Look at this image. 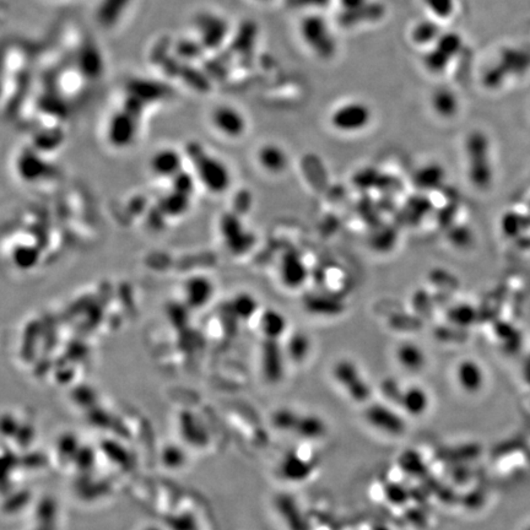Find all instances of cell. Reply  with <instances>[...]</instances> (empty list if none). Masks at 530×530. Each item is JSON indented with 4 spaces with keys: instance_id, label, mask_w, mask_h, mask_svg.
I'll return each mask as SVG.
<instances>
[{
    "instance_id": "19",
    "label": "cell",
    "mask_w": 530,
    "mask_h": 530,
    "mask_svg": "<svg viewBox=\"0 0 530 530\" xmlns=\"http://www.w3.org/2000/svg\"><path fill=\"white\" fill-rule=\"evenodd\" d=\"M398 405L411 416H421L430 406V399L423 388L413 385L402 390Z\"/></svg>"
},
{
    "instance_id": "2",
    "label": "cell",
    "mask_w": 530,
    "mask_h": 530,
    "mask_svg": "<svg viewBox=\"0 0 530 530\" xmlns=\"http://www.w3.org/2000/svg\"><path fill=\"white\" fill-rule=\"evenodd\" d=\"M465 152L470 182L478 189H486L493 182V176L486 135L481 132L470 133L465 141Z\"/></svg>"
},
{
    "instance_id": "13",
    "label": "cell",
    "mask_w": 530,
    "mask_h": 530,
    "mask_svg": "<svg viewBox=\"0 0 530 530\" xmlns=\"http://www.w3.org/2000/svg\"><path fill=\"white\" fill-rule=\"evenodd\" d=\"M138 134V122L133 116L132 108H124L123 112L116 113L107 128L109 143L117 149L132 145Z\"/></svg>"
},
{
    "instance_id": "10",
    "label": "cell",
    "mask_w": 530,
    "mask_h": 530,
    "mask_svg": "<svg viewBox=\"0 0 530 530\" xmlns=\"http://www.w3.org/2000/svg\"><path fill=\"white\" fill-rule=\"evenodd\" d=\"M186 161L187 157L184 151L182 152L172 146H164L151 155L149 169L157 179L171 181L183 171Z\"/></svg>"
},
{
    "instance_id": "17",
    "label": "cell",
    "mask_w": 530,
    "mask_h": 530,
    "mask_svg": "<svg viewBox=\"0 0 530 530\" xmlns=\"http://www.w3.org/2000/svg\"><path fill=\"white\" fill-rule=\"evenodd\" d=\"M455 378L460 388L469 395L478 393L485 383V373H483V368L473 360H464L460 362L455 371Z\"/></svg>"
},
{
    "instance_id": "21",
    "label": "cell",
    "mask_w": 530,
    "mask_h": 530,
    "mask_svg": "<svg viewBox=\"0 0 530 530\" xmlns=\"http://www.w3.org/2000/svg\"><path fill=\"white\" fill-rule=\"evenodd\" d=\"M431 106L433 111L441 117H453L459 109V100L453 90L450 88H440L435 90L431 96Z\"/></svg>"
},
{
    "instance_id": "14",
    "label": "cell",
    "mask_w": 530,
    "mask_h": 530,
    "mask_svg": "<svg viewBox=\"0 0 530 530\" xmlns=\"http://www.w3.org/2000/svg\"><path fill=\"white\" fill-rule=\"evenodd\" d=\"M280 277L284 285L290 289H299L307 279V267L296 251L284 253L280 263Z\"/></svg>"
},
{
    "instance_id": "28",
    "label": "cell",
    "mask_w": 530,
    "mask_h": 530,
    "mask_svg": "<svg viewBox=\"0 0 530 530\" xmlns=\"http://www.w3.org/2000/svg\"><path fill=\"white\" fill-rule=\"evenodd\" d=\"M306 307L313 313H324L327 315H333L343 310L342 305L335 300H330L327 297H317L312 296L306 300Z\"/></svg>"
},
{
    "instance_id": "30",
    "label": "cell",
    "mask_w": 530,
    "mask_h": 530,
    "mask_svg": "<svg viewBox=\"0 0 530 530\" xmlns=\"http://www.w3.org/2000/svg\"><path fill=\"white\" fill-rule=\"evenodd\" d=\"M438 38H440L438 28L432 21H423L414 28V42L418 43V44H428V43L436 42Z\"/></svg>"
},
{
    "instance_id": "9",
    "label": "cell",
    "mask_w": 530,
    "mask_h": 530,
    "mask_svg": "<svg viewBox=\"0 0 530 530\" xmlns=\"http://www.w3.org/2000/svg\"><path fill=\"white\" fill-rule=\"evenodd\" d=\"M334 378L347 395L356 403L367 402L371 397V388L367 385L359 367L350 360H342L334 366Z\"/></svg>"
},
{
    "instance_id": "36",
    "label": "cell",
    "mask_w": 530,
    "mask_h": 530,
    "mask_svg": "<svg viewBox=\"0 0 530 530\" xmlns=\"http://www.w3.org/2000/svg\"><path fill=\"white\" fill-rule=\"evenodd\" d=\"M253 1H257V3H269L272 0H253Z\"/></svg>"
},
{
    "instance_id": "4",
    "label": "cell",
    "mask_w": 530,
    "mask_h": 530,
    "mask_svg": "<svg viewBox=\"0 0 530 530\" xmlns=\"http://www.w3.org/2000/svg\"><path fill=\"white\" fill-rule=\"evenodd\" d=\"M272 421L277 428L306 440H318L328 432L327 423L318 416L311 414H297L289 409L274 414Z\"/></svg>"
},
{
    "instance_id": "15",
    "label": "cell",
    "mask_w": 530,
    "mask_h": 530,
    "mask_svg": "<svg viewBox=\"0 0 530 530\" xmlns=\"http://www.w3.org/2000/svg\"><path fill=\"white\" fill-rule=\"evenodd\" d=\"M16 169L20 179H24L28 183L40 182L49 174V166L47 162L32 151H28L19 156L16 162Z\"/></svg>"
},
{
    "instance_id": "33",
    "label": "cell",
    "mask_w": 530,
    "mask_h": 530,
    "mask_svg": "<svg viewBox=\"0 0 530 530\" xmlns=\"http://www.w3.org/2000/svg\"><path fill=\"white\" fill-rule=\"evenodd\" d=\"M339 1L347 16L360 13L362 9L367 8V4H368V0H339Z\"/></svg>"
},
{
    "instance_id": "7",
    "label": "cell",
    "mask_w": 530,
    "mask_h": 530,
    "mask_svg": "<svg viewBox=\"0 0 530 530\" xmlns=\"http://www.w3.org/2000/svg\"><path fill=\"white\" fill-rule=\"evenodd\" d=\"M219 231L231 253L242 255L253 247L254 236L244 227L243 222L236 212H225L221 216Z\"/></svg>"
},
{
    "instance_id": "1",
    "label": "cell",
    "mask_w": 530,
    "mask_h": 530,
    "mask_svg": "<svg viewBox=\"0 0 530 530\" xmlns=\"http://www.w3.org/2000/svg\"><path fill=\"white\" fill-rule=\"evenodd\" d=\"M184 154L192 164L193 174L198 182L212 194H224L230 189L232 174L229 166L217 156L207 150V147L198 143H189Z\"/></svg>"
},
{
    "instance_id": "18",
    "label": "cell",
    "mask_w": 530,
    "mask_h": 530,
    "mask_svg": "<svg viewBox=\"0 0 530 530\" xmlns=\"http://www.w3.org/2000/svg\"><path fill=\"white\" fill-rule=\"evenodd\" d=\"M257 161L267 174H279L287 169L289 159L282 146L267 143L257 151Z\"/></svg>"
},
{
    "instance_id": "34",
    "label": "cell",
    "mask_w": 530,
    "mask_h": 530,
    "mask_svg": "<svg viewBox=\"0 0 530 530\" xmlns=\"http://www.w3.org/2000/svg\"><path fill=\"white\" fill-rule=\"evenodd\" d=\"M428 3L431 9L441 16H446L452 9V0H428Z\"/></svg>"
},
{
    "instance_id": "8",
    "label": "cell",
    "mask_w": 530,
    "mask_h": 530,
    "mask_svg": "<svg viewBox=\"0 0 530 530\" xmlns=\"http://www.w3.org/2000/svg\"><path fill=\"white\" fill-rule=\"evenodd\" d=\"M209 119L216 132L227 139H239L247 132V118L232 104H217L212 108Z\"/></svg>"
},
{
    "instance_id": "25",
    "label": "cell",
    "mask_w": 530,
    "mask_h": 530,
    "mask_svg": "<svg viewBox=\"0 0 530 530\" xmlns=\"http://www.w3.org/2000/svg\"><path fill=\"white\" fill-rule=\"evenodd\" d=\"M258 301L251 294L242 292L231 300L230 308L232 315L239 320H249L258 312Z\"/></svg>"
},
{
    "instance_id": "23",
    "label": "cell",
    "mask_w": 530,
    "mask_h": 530,
    "mask_svg": "<svg viewBox=\"0 0 530 530\" xmlns=\"http://www.w3.org/2000/svg\"><path fill=\"white\" fill-rule=\"evenodd\" d=\"M259 327L265 338L270 339V340H279V338L287 330V318L279 311L269 308V310L264 311L260 315Z\"/></svg>"
},
{
    "instance_id": "12",
    "label": "cell",
    "mask_w": 530,
    "mask_h": 530,
    "mask_svg": "<svg viewBox=\"0 0 530 530\" xmlns=\"http://www.w3.org/2000/svg\"><path fill=\"white\" fill-rule=\"evenodd\" d=\"M215 291V285L210 277L192 275L182 287L184 305L191 310H203L212 302Z\"/></svg>"
},
{
    "instance_id": "24",
    "label": "cell",
    "mask_w": 530,
    "mask_h": 530,
    "mask_svg": "<svg viewBox=\"0 0 530 530\" xmlns=\"http://www.w3.org/2000/svg\"><path fill=\"white\" fill-rule=\"evenodd\" d=\"M312 469H313V465L295 454L287 455L280 465L282 476L287 480H295V481H301L303 478H308L312 473Z\"/></svg>"
},
{
    "instance_id": "26",
    "label": "cell",
    "mask_w": 530,
    "mask_h": 530,
    "mask_svg": "<svg viewBox=\"0 0 530 530\" xmlns=\"http://www.w3.org/2000/svg\"><path fill=\"white\" fill-rule=\"evenodd\" d=\"M445 179V169L440 164H431L423 166L415 174V183L423 189H433L438 187Z\"/></svg>"
},
{
    "instance_id": "31",
    "label": "cell",
    "mask_w": 530,
    "mask_h": 530,
    "mask_svg": "<svg viewBox=\"0 0 530 530\" xmlns=\"http://www.w3.org/2000/svg\"><path fill=\"white\" fill-rule=\"evenodd\" d=\"M169 182H171V189H174L176 192L182 193L188 197H192L193 193L195 192L198 179L194 174H191V172H187L186 169H183L181 174H177Z\"/></svg>"
},
{
    "instance_id": "20",
    "label": "cell",
    "mask_w": 530,
    "mask_h": 530,
    "mask_svg": "<svg viewBox=\"0 0 530 530\" xmlns=\"http://www.w3.org/2000/svg\"><path fill=\"white\" fill-rule=\"evenodd\" d=\"M191 199L192 197H188L182 193L171 189L169 193L159 198L156 207L164 217H181L186 215L189 210Z\"/></svg>"
},
{
    "instance_id": "16",
    "label": "cell",
    "mask_w": 530,
    "mask_h": 530,
    "mask_svg": "<svg viewBox=\"0 0 530 530\" xmlns=\"http://www.w3.org/2000/svg\"><path fill=\"white\" fill-rule=\"evenodd\" d=\"M262 368L263 375L269 382L277 383L284 373L282 354L277 340L267 339L262 349Z\"/></svg>"
},
{
    "instance_id": "35",
    "label": "cell",
    "mask_w": 530,
    "mask_h": 530,
    "mask_svg": "<svg viewBox=\"0 0 530 530\" xmlns=\"http://www.w3.org/2000/svg\"><path fill=\"white\" fill-rule=\"evenodd\" d=\"M143 530H161L159 528H156V526H146L145 529Z\"/></svg>"
},
{
    "instance_id": "37",
    "label": "cell",
    "mask_w": 530,
    "mask_h": 530,
    "mask_svg": "<svg viewBox=\"0 0 530 530\" xmlns=\"http://www.w3.org/2000/svg\"><path fill=\"white\" fill-rule=\"evenodd\" d=\"M524 530H530V526H526V529H524Z\"/></svg>"
},
{
    "instance_id": "3",
    "label": "cell",
    "mask_w": 530,
    "mask_h": 530,
    "mask_svg": "<svg viewBox=\"0 0 530 530\" xmlns=\"http://www.w3.org/2000/svg\"><path fill=\"white\" fill-rule=\"evenodd\" d=\"M301 37L315 56L330 59L337 52V41L328 23L319 15H308L301 21Z\"/></svg>"
},
{
    "instance_id": "11",
    "label": "cell",
    "mask_w": 530,
    "mask_h": 530,
    "mask_svg": "<svg viewBox=\"0 0 530 530\" xmlns=\"http://www.w3.org/2000/svg\"><path fill=\"white\" fill-rule=\"evenodd\" d=\"M367 423L375 430L390 435L402 436L406 430V423L397 411L383 404H372L365 411Z\"/></svg>"
},
{
    "instance_id": "6",
    "label": "cell",
    "mask_w": 530,
    "mask_h": 530,
    "mask_svg": "<svg viewBox=\"0 0 530 530\" xmlns=\"http://www.w3.org/2000/svg\"><path fill=\"white\" fill-rule=\"evenodd\" d=\"M194 28L197 32L195 38L207 51H217L222 47L230 30L225 18L212 11L198 14L194 20Z\"/></svg>"
},
{
    "instance_id": "32",
    "label": "cell",
    "mask_w": 530,
    "mask_h": 530,
    "mask_svg": "<svg viewBox=\"0 0 530 530\" xmlns=\"http://www.w3.org/2000/svg\"><path fill=\"white\" fill-rule=\"evenodd\" d=\"M448 318L451 319L453 323L462 325V327H466V325H470L474 322L475 318H476V313H475L473 307L468 305H460L452 308L448 312Z\"/></svg>"
},
{
    "instance_id": "29",
    "label": "cell",
    "mask_w": 530,
    "mask_h": 530,
    "mask_svg": "<svg viewBox=\"0 0 530 530\" xmlns=\"http://www.w3.org/2000/svg\"><path fill=\"white\" fill-rule=\"evenodd\" d=\"M310 339L307 335L302 333H296L292 335L289 344L287 351L294 361L301 362L305 360L308 351H310Z\"/></svg>"
},
{
    "instance_id": "22",
    "label": "cell",
    "mask_w": 530,
    "mask_h": 530,
    "mask_svg": "<svg viewBox=\"0 0 530 530\" xmlns=\"http://www.w3.org/2000/svg\"><path fill=\"white\" fill-rule=\"evenodd\" d=\"M397 359L400 366L411 372H418L426 363V357L421 347L414 343H404L397 349Z\"/></svg>"
},
{
    "instance_id": "5",
    "label": "cell",
    "mask_w": 530,
    "mask_h": 530,
    "mask_svg": "<svg viewBox=\"0 0 530 530\" xmlns=\"http://www.w3.org/2000/svg\"><path fill=\"white\" fill-rule=\"evenodd\" d=\"M373 113L368 104L362 101H349L340 104L330 114V124L343 133L363 131L372 122Z\"/></svg>"
},
{
    "instance_id": "27",
    "label": "cell",
    "mask_w": 530,
    "mask_h": 530,
    "mask_svg": "<svg viewBox=\"0 0 530 530\" xmlns=\"http://www.w3.org/2000/svg\"><path fill=\"white\" fill-rule=\"evenodd\" d=\"M11 257H13L15 267H19L21 270H30L37 265L38 260H40V252L35 246L19 244L13 251Z\"/></svg>"
}]
</instances>
